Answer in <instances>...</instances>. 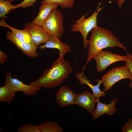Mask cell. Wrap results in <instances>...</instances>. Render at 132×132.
<instances>
[{"label":"cell","mask_w":132,"mask_h":132,"mask_svg":"<svg viewBox=\"0 0 132 132\" xmlns=\"http://www.w3.org/2000/svg\"><path fill=\"white\" fill-rule=\"evenodd\" d=\"M59 55L50 68L44 70L38 78L29 84L46 89L55 88L62 84L71 74L73 69L70 63L65 60L64 55Z\"/></svg>","instance_id":"1"},{"label":"cell","mask_w":132,"mask_h":132,"mask_svg":"<svg viewBox=\"0 0 132 132\" xmlns=\"http://www.w3.org/2000/svg\"><path fill=\"white\" fill-rule=\"evenodd\" d=\"M91 35L88 40V47L87 58L82 69L85 67L98 53L103 49L108 47L113 48L117 47L127 51L126 47L110 31L104 28L99 26L94 28L90 31Z\"/></svg>","instance_id":"2"},{"label":"cell","mask_w":132,"mask_h":132,"mask_svg":"<svg viewBox=\"0 0 132 132\" xmlns=\"http://www.w3.org/2000/svg\"><path fill=\"white\" fill-rule=\"evenodd\" d=\"M101 3L99 4L98 6L93 14L90 17L85 18L87 14L82 16L77 21L74 22L75 23L72 25L70 30L73 32H79L82 34L83 41V46L86 49L88 45V40L87 37L88 33L94 28L97 27V16L99 12L103 8H99Z\"/></svg>","instance_id":"3"},{"label":"cell","mask_w":132,"mask_h":132,"mask_svg":"<svg viewBox=\"0 0 132 132\" xmlns=\"http://www.w3.org/2000/svg\"><path fill=\"white\" fill-rule=\"evenodd\" d=\"M63 24V14L56 8L52 11L42 27L50 35L60 39L64 31Z\"/></svg>","instance_id":"4"},{"label":"cell","mask_w":132,"mask_h":132,"mask_svg":"<svg viewBox=\"0 0 132 132\" xmlns=\"http://www.w3.org/2000/svg\"><path fill=\"white\" fill-rule=\"evenodd\" d=\"M131 75L127 67L125 65L113 68L103 75L101 80L104 90H109L116 83L124 79H131Z\"/></svg>","instance_id":"5"},{"label":"cell","mask_w":132,"mask_h":132,"mask_svg":"<svg viewBox=\"0 0 132 132\" xmlns=\"http://www.w3.org/2000/svg\"><path fill=\"white\" fill-rule=\"evenodd\" d=\"M11 73L10 71L6 74L4 85L12 91L15 92L22 91L26 95L34 96L41 90V88L25 84L17 78L12 77Z\"/></svg>","instance_id":"6"},{"label":"cell","mask_w":132,"mask_h":132,"mask_svg":"<svg viewBox=\"0 0 132 132\" xmlns=\"http://www.w3.org/2000/svg\"><path fill=\"white\" fill-rule=\"evenodd\" d=\"M127 56H122L108 51L102 50L96 54L93 58L96 63V70L98 72L104 70L111 64L118 61H125Z\"/></svg>","instance_id":"7"},{"label":"cell","mask_w":132,"mask_h":132,"mask_svg":"<svg viewBox=\"0 0 132 132\" xmlns=\"http://www.w3.org/2000/svg\"><path fill=\"white\" fill-rule=\"evenodd\" d=\"M24 29L30 33L33 44L36 47L45 43L50 36L42 27L31 22L26 23Z\"/></svg>","instance_id":"8"},{"label":"cell","mask_w":132,"mask_h":132,"mask_svg":"<svg viewBox=\"0 0 132 132\" xmlns=\"http://www.w3.org/2000/svg\"><path fill=\"white\" fill-rule=\"evenodd\" d=\"M96 100L92 94L85 91L81 93L76 94L73 104L82 107L92 115L95 109Z\"/></svg>","instance_id":"9"},{"label":"cell","mask_w":132,"mask_h":132,"mask_svg":"<svg viewBox=\"0 0 132 132\" xmlns=\"http://www.w3.org/2000/svg\"><path fill=\"white\" fill-rule=\"evenodd\" d=\"M76 94L68 87H61L55 94L56 101L61 107L68 106L73 104Z\"/></svg>","instance_id":"10"},{"label":"cell","mask_w":132,"mask_h":132,"mask_svg":"<svg viewBox=\"0 0 132 132\" xmlns=\"http://www.w3.org/2000/svg\"><path fill=\"white\" fill-rule=\"evenodd\" d=\"M6 37L8 40L11 41L24 54L32 58L37 56V47L20 41L10 31L6 33Z\"/></svg>","instance_id":"11"},{"label":"cell","mask_w":132,"mask_h":132,"mask_svg":"<svg viewBox=\"0 0 132 132\" xmlns=\"http://www.w3.org/2000/svg\"><path fill=\"white\" fill-rule=\"evenodd\" d=\"M39 48L42 50L47 48L57 49L59 51V55H64L71 51L69 45L61 42L57 37L52 35H50L45 44Z\"/></svg>","instance_id":"12"},{"label":"cell","mask_w":132,"mask_h":132,"mask_svg":"<svg viewBox=\"0 0 132 132\" xmlns=\"http://www.w3.org/2000/svg\"><path fill=\"white\" fill-rule=\"evenodd\" d=\"M118 100L117 98L111 100V102L108 104L100 102L99 98H97V107L92 115V119L95 120L104 114L112 116L117 110L115 104Z\"/></svg>","instance_id":"13"},{"label":"cell","mask_w":132,"mask_h":132,"mask_svg":"<svg viewBox=\"0 0 132 132\" xmlns=\"http://www.w3.org/2000/svg\"><path fill=\"white\" fill-rule=\"evenodd\" d=\"M84 73V70H83L82 72L77 73L76 74L80 84L81 85H86L88 86L92 90V94L96 98H99L106 95L105 91L104 90L101 91L100 88V85L102 83V80L97 79L95 81L97 82L98 84L96 85H94L90 83V81L88 79Z\"/></svg>","instance_id":"14"},{"label":"cell","mask_w":132,"mask_h":132,"mask_svg":"<svg viewBox=\"0 0 132 132\" xmlns=\"http://www.w3.org/2000/svg\"><path fill=\"white\" fill-rule=\"evenodd\" d=\"M59 5V3H56L42 4L40 6L39 12L38 15L31 22L35 25L42 27L52 11L54 9L56 8Z\"/></svg>","instance_id":"15"},{"label":"cell","mask_w":132,"mask_h":132,"mask_svg":"<svg viewBox=\"0 0 132 132\" xmlns=\"http://www.w3.org/2000/svg\"><path fill=\"white\" fill-rule=\"evenodd\" d=\"M0 26L10 29L11 32L20 41L34 45L30 33L26 30H18L12 27L7 24L3 19L0 20Z\"/></svg>","instance_id":"16"},{"label":"cell","mask_w":132,"mask_h":132,"mask_svg":"<svg viewBox=\"0 0 132 132\" xmlns=\"http://www.w3.org/2000/svg\"><path fill=\"white\" fill-rule=\"evenodd\" d=\"M15 92L11 90L7 85L0 87V102L11 103L15 96Z\"/></svg>","instance_id":"17"},{"label":"cell","mask_w":132,"mask_h":132,"mask_svg":"<svg viewBox=\"0 0 132 132\" xmlns=\"http://www.w3.org/2000/svg\"><path fill=\"white\" fill-rule=\"evenodd\" d=\"M38 126L41 132H62L64 129L55 121H46Z\"/></svg>","instance_id":"18"},{"label":"cell","mask_w":132,"mask_h":132,"mask_svg":"<svg viewBox=\"0 0 132 132\" xmlns=\"http://www.w3.org/2000/svg\"><path fill=\"white\" fill-rule=\"evenodd\" d=\"M75 0H43L41 2L42 4L53 3L59 4L61 7L64 9L72 7L74 5Z\"/></svg>","instance_id":"19"},{"label":"cell","mask_w":132,"mask_h":132,"mask_svg":"<svg viewBox=\"0 0 132 132\" xmlns=\"http://www.w3.org/2000/svg\"><path fill=\"white\" fill-rule=\"evenodd\" d=\"M7 0H0V17L3 18L11 10H12L14 5Z\"/></svg>","instance_id":"20"},{"label":"cell","mask_w":132,"mask_h":132,"mask_svg":"<svg viewBox=\"0 0 132 132\" xmlns=\"http://www.w3.org/2000/svg\"><path fill=\"white\" fill-rule=\"evenodd\" d=\"M18 132H41L38 125L26 123L19 128Z\"/></svg>","instance_id":"21"},{"label":"cell","mask_w":132,"mask_h":132,"mask_svg":"<svg viewBox=\"0 0 132 132\" xmlns=\"http://www.w3.org/2000/svg\"><path fill=\"white\" fill-rule=\"evenodd\" d=\"M127 59L125 65L128 67L131 75V82L129 86L132 88V55L129 53L127 52Z\"/></svg>","instance_id":"22"},{"label":"cell","mask_w":132,"mask_h":132,"mask_svg":"<svg viewBox=\"0 0 132 132\" xmlns=\"http://www.w3.org/2000/svg\"><path fill=\"white\" fill-rule=\"evenodd\" d=\"M37 0H24L18 4L14 5L13 10L19 8H23L33 6Z\"/></svg>","instance_id":"23"},{"label":"cell","mask_w":132,"mask_h":132,"mask_svg":"<svg viewBox=\"0 0 132 132\" xmlns=\"http://www.w3.org/2000/svg\"><path fill=\"white\" fill-rule=\"evenodd\" d=\"M121 130L122 132H132V118L125 123Z\"/></svg>","instance_id":"24"},{"label":"cell","mask_w":132,"mask_h":132,"mask_svg":"<svg viewBox=\"0 0 132 132\" xmlns=\"http://www.w3.org/2000/svg\"><path fill=\"white\" fill-rule=\"evenodd\" d=\"M8 59L7 54L5 52L0 51V63L1 64H3Z\"/></svg>","instance_id":"25"},{"label":"cell","mask_w":132,"mask_h":132,"mask_svg":"<svg viewBox=\"0 0 132 132\" xmlns=\"http://www.w3.org/2000/svg\"><path fill=\"white\" fill-rule=\"evenodd\" d=\"M125 0H119L116 1V2L118 5L119 8L120 9H121V5Z\"/></svg>","instance_id":"26"},{"label":"cell","mask_w":132,"mask_h":132,"mask_svg":"<svg viewBox=\"0 0 132 132\" xmlns=\"http://www.w3.org/2000/svg\"><path fill=\"white\" fill-rule=\"evenodd\" d=\"M10 2H12L13 1H15L16 0H7Z\"/></svg>","instance_id":"27"}]
</instances>
